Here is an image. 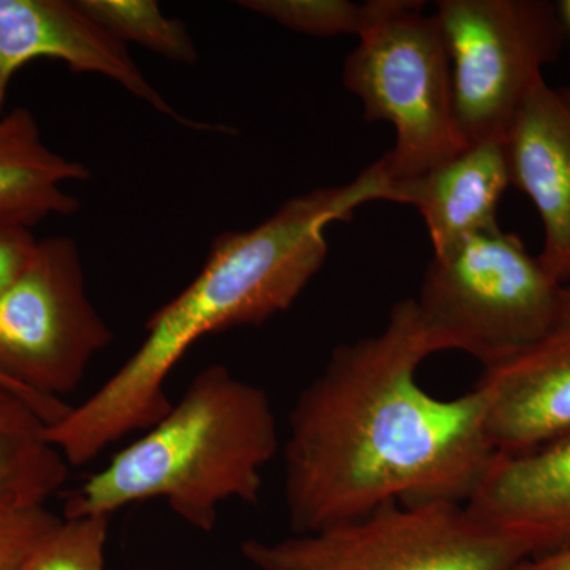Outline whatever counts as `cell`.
I'll list each match as a JSON object with an SVG mask.
<instances>
[{
  "label": "cell",
  "mask_w": 570,
  "mask_h": 570,
  "mask_svg": "<svg viewBox=\"0 0 570 570\" xmlns=\"http://www.w3.org/2000/svg\"><path fill=\"white\" fill-rule=\"evenodd\" d=\"M414 298L377 335L337 346L296 397L284 442L294 534L347 523L382 505L466 502L497 455L475 387L442 400L420 387L434 355Z\"/></svg>",
  "instance_id": "1"
},
{
  "label": "cell",
  "mask_w": 570,
  "mask_h": 570,
  "mask_svg": "<svg viewBox=\"0 0 570 570\" xmlns=\"http://www.w3.org/2000/svg\"><path fill=\"white\" fill-rule=\"evenodd\" d=\"M390 181L374 163L346 186L288 198L264 223L217 236L204 268L145 324V340L88 400L47 428L69 466L81 468L135 431L156 425L174 403L167 381L183 356L212 333L257 326L291 309L318 269L325 228L358 206L389 200Z\"/></svg>",
  "instance_id": "2"
},
{
  "label": "cell",
  "mask_w": 570,
  "mask_h": 570,
  "mask_svg": "<svg viewBox=\"0 0 570 570\" xmlns=\"http://www.w3.org/2000/svg\"><path fill=\"white\" fill-rule=\"evenodd\" d=\"M277 450L268 392L212 365L156 425L67 494L62 519H111L129 505L164 499L184 523L213 532L224 502L257 504L264 469Z\"/></svg>",
  "instance_id": "3"
},
{
  "label": "cell",
  "mask_w": 570,
  "mask_h": 570,
  "mask_svg": "<svg viewBox=\"0 0 570 570\" xmlns=\"http://www.w3.org/2000/svg\"><path fill=\"white\" fill-rule=\"evenodd\" d=\"M566 295L519 236L498 225L434 255L414 302L436 354L464 352L487 367L546 335Z\"/></svg>",
  "instance_id": "4"
},
{
  "label": "cell",
  "mask_w": 570,
  "mask_h": 570,
  "mask_svg": "<svg viewBox=\"0 0 570 570\" xmlns=\"http://www.w3.org/2000/svg\"><path fill=\"white\" fill-rule=\"evenodd\" d=\"M422 10V2L377 0L344 63V85L362 100L366 121L395 127V146L377 160L390 181L425 174L468 146L441 26Z\"/></svg>",
  "instance_id": "5"
},
{
  "label": "cell",
  "mask_w": 570,
  "mask_h": 570,
  "mask_svg": "<svg viewBox=\"0 0 570 570\" xmlns=\"http://www.w3.org/2000/svg\"><path fill=\"white\" fill-rule=\"evenodd\" d=\"M112 340L89 299L75 239L37 243L31 261L0 292V377L51 425L69 412L62 397L78 389Z\"/></svg>",
  "instance_id": "6"
},
{
  "label": "cell",
  "mask_w": 570,
  "mask_h": 570,
  "mask_svg": "<svg viewBox=\"0 0 570 570\" xmlns=\"http://www.w3.org/2000/svg\"><path fill=\"white\" fill-rule=\"evenodd\" d=\"M242 554L258 570H517L528 560L452 501L392 502L309 534L246 540Z\"/></svg>",
  "instance_id": "7"
},
{
  "label": "cell",
  "mask_w": 570,
  "mask_h": 570,
  "mask_svg": "<svg viewBox=\"0 0 570 570\" xmlns=\"http://www.w3.org/2000/svg\"><path fill=\"white\" fill-rule=\"evenodd\" d=\"M453 102L468 145L502 141L513 116L557 61L566 29L547 0H441Z\"/></svg>",
  "instance_id": "8"
},
{
  "label": "cell",
  "mask_w": 570,
  "mask_h": 570,
  "mask_svg": "<svg viewBox=\"0 0 570 570\" xmlns=\"http://www.w3.org/2000/svg\"><path fill=\"white\" fill-rule=\"evenodd\" d=\"M50 59L77 73L102 75L137 99L194 129L142 75L132 56L77 6L67 0H0V119L7 115L10 82L28 63Z\"/></svg>",
  "instance_id": "9"
},
{
  "label": "cell",
  "mask_w": 570,
  "mask_h": 570,
  "mask_svg": "<svg viewBox=\"0 0 570 570\" xmlns=\"http://www.w3.org/2000/svg\"><path fill=\"white\" fill-rule=\"evenodd\" d=\"M464 505L527 558L569 550L570 431L527 452H497Z\"/></svg>",
  "instance_id": "10"
},
{
  "label": "cell",
  "mask_w": 570,
  "mask_h": 570,
  "mask_svg": "<svg viewBox=\"0 0 570 570\" xmlns=\"http://www.w3.org/2000/svg\"><path fill=\"white\" fill-rule=\"evenodd\" d=\"M487 433L498 453H521L570 431V285L561 316L515 355L483 367Z\"/></svg>",
  "instance_id": "11"
},
{
  "label": "cell",
  "mask_w": 570,
  "mask_h": 570,
  "mask_svg": "<svg viewBox=\"0 0 570 570\" xmlns=\"http://www.w3.org/2000/svg\"><path fill=\"white\" fill-rule=\"evenodd\" d=\"M510 186L538 209L543 228L540 264L570 285V86L540 80L504 135Z\"/></svg>",
  "instance_id": "12"
},
{
  "label": "cell",
  "mask_w": 570,
  "mask_h": 570,
  "mask_svg": "<svg viewBox=\"0 0 570 570\" xmlns=\"http://www.w3.org/2000/svg\"><path fill=\"white\" fill-rule=\"evenodd\" d=\"M509 186L504 145L483 141L415 178L390 181L389 200L419 209L439 257L469 236L498 227L499 200Z\"/></svg>",
  "instance_id": "13"
},
{
  "label": "cell",
  "mask_w": 570,
  "mask_h": 570,
  "mask_svg": "<svg viewBox=\"0 0 570 570\" xmlns=\"http://www.w3.org/2000/svg\"><path fill=\"white\" fill-rule=\"evenodd\" d=\"M89 176L85 165L52 151L28 108L0 119V223L32 230L48 217L77 213L80 202L63 186Z\"/></svg>",
  "instance_id": "14"
},
{
  "label": "cell",
  "mask_w": 570,
  "mask_h": 570,
  "mask_svg": "<svg viewBox=\"0 0 570 570\" xmlns=\"http://www.w3.org/2000/svg\"><path fill=\"white\" fill-rule=\"evenodd\" d=\"M47 422L24 397L0 387V510L47 508L69 478V463L48 441Z\"/></svg>",
  "instance_id": "15"
},
{
  "label": "cell",
  "mask_w": 570,
  "mask_h": 570,
  "mask_svg": "<svg viewBox=\"0 0 570 570\" xmlns=\"http://www.w3.org/2000/svg\"><path fill=\"white\" fill-rule=\"evenodd\" d=\"M86 14L112 39L140 45L168 61H198L194 39L183 21L165 17L154 0H77Z\"/></svg>",
  "instance_id": "16"
},
{
  "label": "cell",
  "mask_w": 570,
  "mask_h": 570,
  "mask_svg": "<svg viewBox=\"0 0 570 570\" xmlns=\"http://www.w3.org/2000/svg\"><path fill=\"white\" fill-rule=\"evenodd\" d=\"M242 9L313 37L362 36L377 10V0H242Z\"/></svg>",
  "instance_id": "17"
},
{
  "label": "cell",
  "mask_w": 570,
  "mask_h": 570,
  "mask_svg": "<svg viewBox=\"0 0 570 570\" xmlns=\"http://www.w3.org/2000/svg\"><path fill=\"white\" fill-rule=\"evenodd\" d=\"M110 520L62 519L14 570H105Z\"/></svg>",
  "instance_id": "18"
},
{
  "label": "cell",
  "mask_w": 570,
  "mask_h": 570,
  "mask_svg": "<svg viewBox=\"0 0 570 570\" xmlns=\"http://www.w3.org/2000/svg\"><path fill=\"white\" fill-rule=\"evenodd\" d=\"M62 521L47 508L0 510V570H14Z\"/></svg>",
  "instance_id": "19"
},
{
  "label": "cell",
  "mask_w": 570,
  "mask_h": 570,
  "mask_svg": "<svg viewBox=\"0 0 570 570\" xmlns=\"http://www.w3.org/2000/svg\"><path fill=\"white\" fill-rule=\"evenodd\" d=\"M36 236L22 225L0 223V292L20 275L36 250Z\"/></svg>",
  "instance_id": "20"
},
{
  "label": "cell",
  "mask_w": 570,
  "mask_h": 570,
  "mask_svg": "<svg viewBox=\"0 0 570 570\" xmlns=\"http://www.w3.org/2000/svg\"><path fill=\"white\" fill-rule=\"evenodd\" d=\"M517 570H570V549L543 557L528 558Z\"/></svg>",
  "instance_id": "21"
},
{
  "label": "cell",
  "mask_w": 570,
  "mask_h": 570,
  "mask_svg": "<svg viewBox=\"0 0 570 570\" xmlns=\"http://www.w3.org/2000/svg\"><path fill=\"white\" fill-rule=\"evenodd\" d=\"M557 9L566 32H570V0H562V2L558 3Z\"/></svg>",
  "instance_id": "22"
},
{
  "label": "cell",
  "mask_w": 570,
  "mask_h": 570,
  "mask_svg": "<svg viewBox=\"0 0 570 570\" xmlns=\"http://www.w3.org/2000/svg\"><path fill=\"white\" fill-rule=\"evenodd\" d=\"M0 387H3V389H7V390H11V392H14L17 393V395H20L21 397H24L26 401H28L29 404H31V406H33V404L31 403V401L28 400V397H26L24 395H22V393L20 392V390H17L13 387V385L9 384V382L7 381H3L2 377H0ZM36 407V406H33ZM36 411H37V407H36ZM39 412V411H37ZM40 414V412H39ZM41 415V414H40ZM41 417H43V415H41Z\"/></svg>",
  "instance_id": "23"
},
{
  "label": "cell",
  "mask_w": 570,
  "mask_h": 570,
  "mask_svg": "<svg viewBox=\"0 0 570 570\" xmlns=\"http://www.w3.org/2000/svg\"><path fill=\"white\" fill-rule=\"evenodd\" d=\"M138 570H148V569H138Z\"/></svg>",
  "instance_id": "24"
}]
</instances>
